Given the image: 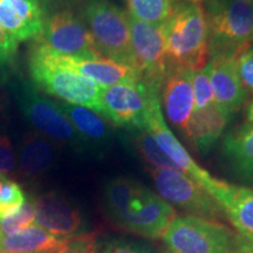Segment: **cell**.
I'll return each mask as SVG.
<instances>
[{
  "label": "cell",
  "mask_w": 253,
  "mask_h": 253,
  "mask_svg": "<svg viewBox=\"0 0 253 253\" xmlns=\"http://www.w3.org/2000/svg\"><path fill=\"white\" fill-rule=\"evenodd\" d=\"M26 202V197L14 179L7 178L0 186V218L13 213Z\"/></svg>",
  "instance_id": "484cf974"
},
{
  "label": "cell",
  "mask_w": 253,
  "mask_h": 253,
  "mask_svg": "<svg viewBox=\"0 0 253 253\" xmlns=\"http://www.w3.org/2000/svg\"><path fill=\"white\" fill-rule=\"evenodd\" d=\"M82 19L101 55L134 68L129 14L109 0H87Z\"/></svg>",
  "instance_id": "5b68a950"
},
{
  "label": "cell",
  "mask_w": 253,
  "mask_h": 253,
  "mask_svg": "<svg viewBox=\"0 0 253 253\" xmlns=\"http://www.w3.org/2000/svg\"><path fill=\"white\" fill-rule=\"evenodd\" d=\"M34 253H55V252H34Z\"/></svg>",
  "instance_id": "74e56055"
},
{
  "label": "cell",
  "mask_w": 253,
  "mask_h": 253,
  "mask_svg": "<svg viewBox=\"0 0 253 253\" xmlns=\"http://www.w3.org/2000/svg\"><path fill=\"white\" fill-rule=\"evenodd\" d=\"M60 107L80 135L86 149L103 150L109 144L112 131L107 120L86 107L59 101Z\"/></svg>",
  "instance_id": "ffe728a7"
},
{
  "label": "cell",
  "mask_w": 253,
  "mask_h": 253,
  "mask_svg": "<svg viewBox=\"0 0 253 253\" xmlns=\"http://www.w3.org/2000/svg\"><path fill=\"white\" fill-rule=\"evenodd\" d=\"M129 15L145 23L162 25L172 12V0H126Z\"/></svg>",
  "instance_id": "cb8c5ba5"
},
{
  "label": "cell",
  "mask_w": 253,
  "mask_h": 253,
  "mask_svg": "<svg viewBox=\"0 0 253 253\" xmlns=\"http://www.w3.org/2000/svg\"><path fill=\"white\" fill-rule=\"evenodd\" d=\"M28 71L38 89L62 102L86 107L102 116L101 87L78 72L56 63L50 50L38 39L34 40L28 54Z\"/></svg>",
  "instance_id": "6da1fadb"
},
{
  "label": "cell",
  "mask_w": 253,
  "mask_h": 253,
  "mask_svg": "<svg viewBox=\"0 0 253 253\" xmlns=\"http://www.w3.org/2000/svg\"><path fill=\"white\" fill-rule=\"evenodd\" d=\"M100 253H153L149 249L137 243L125 242V240H114L106 245Z\"/></svg>",
  "instance_id": "4dcf8cb0"
},
{
  "label": "cell",
  "mask_w": 253,
  "mask_h": 253,
  "mask_svg": "<svg viewBox=\"0 0 253 253\" xmlns=\"http://www.w3.org/2000/svg\"><path fill=\"white\" fill-rule=\"evenodd\" d=\"M36 221L52 235L67 238L74 236L81 227L80 211L58 192L49 191L32 198Z\"/></svg>",
  "instance_id": "5bb4252c"
},
{
  "label": "cell",
  "mask_w": 253,
  "mask_h": 253,
  "mask_svg": "<svg viewBox=\"0 0 253 253\" xmlns=\"http://www.w3.org/2000/svg\"><path fill=\"white\" fill-rule=\"evenodd\" d=\"M143 128L147 129L154 136L155 141L157 142L161 150L178 167V169L183 173H185L190 178L197 182L199 185L203 186L214 198L223 181L214 178L207 170L199 167L194 158L190 156L188 150L183 147V144L178 141L175 134L170 130L166 120L163 118L160 94L154 95L153 99H151Z\"/></svg>",
  "instance_id": "8fae6325"
},
{
  "label": "cell",
  "mask_w": 253,
  "mask_h": 253,
  "mask_svg": "<svg viewBox=\"0 0 253 253\" xmlns=\"http://www.w3.org/2000/svg\"><path fill=\"white\" fill-rule=\"evenodd\" d=\"M55 253H97L96 235L82 233L67 237Z\"/></svg>",
  "instance_id": "4316f807"
},
{
  "label": "cell",
  "mask_w": 253,
  "mask_h": 253,
  "mask_svg": "<svg viewBox=\"0 0 253 253\" xmlns=\"http://www.w3.org/2000/svg\"><path fill=\"white\" fill-rule=\"evenodd\" d=\"M50 55L56 63L78 72L79 74L89 79L90 81H93L101 88H108L120 84L141 81L140 74L130 66L116 62L114 60L104 58V56L73 58V56L59 55L52 50H50Z\"/></svg>",
  "instance_id": "9a60e30c"
},
{
  "label": "cell",
  "mask_w": 253,
  "mask_h": 253,
  "mask_svg": "<svg viewBox=\"0 0 253 253\" xmlns=\"http://www.w3.org/2000/svg\"><path fill=\"white\" fill-rule=\"evenodd\" d=\"M37 39L59 55L73 58L102 56L84 19L71 8L55 9L46 14L43 32Z\"/></svg>",
  "instance_id": "30bf717a"
},
{
  "label": "cell",
  "mask_w": 253,
  "mask_h": 253,
  "mask_svg": "<svg viewBox=\"0 0 253 253\" xmlns=\"http://www.w3.org/2000/svg\"><path fill=\"white\" fill-rule=\"evenodd\" d=\"M45 17L42 8L32 0H0V25L18 42L39 38Z\"/></svg>",
  "instance_id": "e0dca14e"
},
{
  "label": "cell",
  "mask_w": 253,
  "mask_h": 253,
  "mask_svg": "<svg viewBox=\"0 0 253 253\" xmlns=\"http://www.w3.org/2000/svg\"><path fill=\"white\" fill-rule=\"evenodd\" d=\"M132 140L137 153L141 155L144 162L150 168H160V169H171L181 171L178 167L158 147L154 136L145 128L134 129Z\"/></svg>",
  "instance_id": "603a6c76"
},
{
  "label": "cell",
  "mask_w": 253,
  "mask_h": 253,
  "mask_svg": "<svg viewBox=\"0 0 253 253\" xmlns=\"http://www.w3.org/2000/svg\"><path fill=\"white\" fill-rule=\"evenodd\" d=\"M192 74L189 69L170 66L162 88V101L164 113L168 120L189 142V126L194 110V88Z\"/></svg>",
  "instance_id": "4fadbf2b"
},
{
  "label": "cell",
  "mask_w": 253,
  "mask_h": 253,
  "mask_svg": "<svg viewBox=\"0 0 253 253\" xmlns=\"http://www.w3.org/2000/svg\"><path fill=\"white\" fill-rule=\"evenodd\" d=\"M169 66L197 72L208 65V20L204 6L181 1L173 5L166 23Z\"/></svg>",
  "instance_id": "7a4b0ae2"
},
{
  "label": "cell",
  "mask_w": 253,
  "mask_h": 253,
  "mask_svg": "<svg viewBox=\"0 0 253 253\" xmlns=\"http://www.w3.org/2000/svg\"><path fill=\"white\" fill-rule=\"evenodd\" d=\"M18 41L0 25V72L7 73L17 62Z\"/></svg>",
  "instance_id": "83f0119b"
},
{
  "label": "cell",
  "mask_w": 253,
  "mask_h": 253,
  "mask_svg": "<svg viewBox=\"0 0 253 253\" xmlns=\"http://www.w3.org/2000/svg\"><path fill=\"white\" fill-rule=\"evenodd\" d=\"M150 173L158 196L169 204L176 205L190 216L216 221L226 218L216 199L185 173L160 168H151Z\"/></svg>",
  "instance_id": "9c48e42d"
},
{
  "label": "cell",
  "mask_w": 253,
  "mask_h": 253,
  "mask_svg": "<svg viewBox=\"0 0 253 253\" xmlns=\"http://www.w3.org/2000/svg\"><path fill=\"white\" fill-rule=\"evenodd\" d=\"M186 1H191V2H198V4H202L204 1H211V0H186Z\"/></svg>",
  "instance_id": "d590c367"
},
{
  "label": "cell",
  "mask_w": 253,
  "mask_h": 253,
  "mask_svg": "<svg viewBox=\"0 0 253 253\" xmlns=\"http://www.w3.org/2000/svg\"><path fill=\"white\" fill-rule=\"evenodd\" d=\"M233 58L242 84L248 94L253 95V47H246Z\"/></svg>",
  "instance_id": "f1b7e54d"
},
{
  "label": "cell",
  "mask_w": 253,
  "mask_h": 253,
  "mask_svg": "<svg viewBox=\"0 0 253 253\" xmlns=\"http://www.w3.org/2000/svg\"><path fill=\"white\" fill-rule=\"evenodd\" d=\"M213 95L220 108L231 116L248 100V91L242 84L233 56H211L207 65Z\"/></svg>",
  "instance_id": "2e32d148"
},
{
  "label": "cell",
  "mask_w": 253,
  "mask_h": 253,
  "mask_svg": "<svg viewBox=\"0 0 253 253\" xmlns=\"http://www.w3.org/2000/svg\"><path fill=\"white\" fill-rule=\"evenodd\" d=\"M223 155L237 176L253 183L252 123H245L225 136L223 142Z\"/></svg>",
  "instance_id": "44dd1931"
},
{
  "label": "cell",
  "mask_w": 253,
  "mask_h": 253,
  "mask_svg": "<svg viewBox=\"0 0 253 253\" xmlns=\"http://www.w3.org/2000/svg\"><path fill=\"white\" fill-rule=\"evenodd\" d=\"M36 221V210L32 199L25 203L8 216L0 218V232L2 236L12 235L19 230L32 225Z\"/></svg>",
  "instance_id": "d4e9b609"
},
{
  "label": "cell",
  "mask_w": 253,
  "mask_h": 253,
  "mask_svg": "<svg viewBox=\"0 0 253 253\" xmlns=\"http://www.w3.org/2000/svg\"><path fill=\"white\" fill-rule=\"evenodd\" d=\"M32 1L36 2L37 5H39L40 7L42 8V11L45 12V15H46L47 11H48V7L55 1V0H32Z\"/></svg>",
  "instance_id": "d6a6232c"
},
{
  "label": "cell",
  "mask_w": 253,
  "mask_h": 253,
  "mask_svg": "<svg viewBox=\"0 0 253 253\" xmlns=\"http://www.w3.org/2000/svg\"><path fill=\"white\" fill-rule=\"evenodd\" d=\"M237 236L219 221L189 214L176 217L163 240L168 253H231Z\"/></svg>",
  "instance_id": "8992f818"
},
{
  "label": "cell",
  "mask_w": 253,
  "mask_h": 253,
  "mask_svg": "<svg viewBox=\"0 0 253 253\" xmlns=\"http://www.w3.org/2000/svg\"><path fill=\"white\" fill-rule=\"evenodd\" d=\"M0 172L5 177L17 176V156L8 136L0 135Z\"/></svg>",
  "instance_id": "f546056e"
},
{
  "label": "cell",
  "mask_w": 253,
  "mask_h": 253,
  "mask_svg": "<svg viewBox=\"0 0 253 253\" xmlns=\"http://www.w3.org/2000/svg\"><path fill=\"white\" fill-rule=\"evenodd\" d=\"M237 251L238 253H253V239L237 236Z\"/></svg>",
  "instance_id": "1f68e13d"
},
{
  "label": "cell",
  "mask_w": 253,
  "mask_h": 253,
  "mask_svg": "<svg viewBox=\"0 0 253 253\" xmlns=\"http://www.w3.org/2000/svg\"><path fill=\"white\" fill-rule=\"evenodd\" d=\"M63 239L65 238L52 235L37 224H32L12 235L2 236V252H55L62 244Z\"/></svg>",
  "instance_id": "7402d4cb"
},
{
  "label": "cell",
  "mask_w": 253,
  "mask_h": 253,
  "mask_svg": "<svg viewBox=\"0 0 253 253\" xmlns=\"http://www.w3.org/2000/svg\"><path fill=\"white\" fill-rule=\"evenodd\" d=\"M142 81L101 88L102 116L122 128H143L154 95Z\"/></svg>",
  "instance_id": "7c38bea8"
},
{
  "label": "cell",
  "mask_w": 253,
  "mask_h": 253,
  "mask_svg": "<svg viewBox=\"0 0 253 253\" xmlns=\"http://www.w3.org/2000/svg\"><path fill=\"white\" fill-rule=\"evenodd\" d=\"M214 199L239 235L253 239V188L223 181Z\"/></svg>",
  "instance_id": "d6986e66"
},
{
  "label": "cell",
  "mask_w": 253,
  "mask_h": 253,
  "mask_svg": "<svg viewBox=\"0 0 253 253\" xmlns=\"http://www.w3.org/2000/svg\"><path fill=\"white\" fill-rule=\"evenodd\" d=\"M11 88L19 110L36 131L55 144L67 145L79 153L87 150L80 135L60 107L59 101L49 99L34 86L33 82L25 79L14 80Z\"/></svg>",
  "instance_id": "3957f363"
},
{
  "label": "cell",
  "mask_w": 253,
  "mask_h": 253,
  "mask_svg": "<svg viewBox=\"0 0 253 253\" xmlns=\"http://www.w3.org/2000/svg\"><path fill=\"white\" fill-rule=\"evenodd\" d=\"M6 179H7V177H5L1 172H0V186H1V184L6 181Z\"/></svg>",
  "instance_id": "e575fe53"
},
{
  "label": "cell",
  "mask_w": 253,
  "mask_h": 253,
  "mask_svg": "<svg viewBox=\"0 0 253 253\" xmlns=\"http://www.w3.org/2000/svg\"><path fill=\"white\" fill-rule=\"evenodd\" d=\"M245 1H249V2H253V0H245Z\"/></svg>",
  "instance_id": "f35d334b"
},
{
  "label": "cell",
  "mask_w": 253,
  "mask_h": 253,
  "mask_svg": "<svg viewBox=\"0 0 253 253\" xmlns=\"http://www.w3.org/2000/svg\"><path fill=\"white\" fill-rule=\"evenodd\" d=\"M231 253H238V251H235V252H231Z\"/></svg>",
  "instance_id": "ab89813d"
},
{
  "label": "cell",
  "mask_w": 253,
  "mask_h": 253,
  "mask_svg": "<svg viewBox=\"0 0 253 253\" xmlns=\"http://www.w3.org/2000/svg\"><path fill=\"white\" fill-rule=\"evenodd\" d=\"M56 156V144L36 130L25 132L17 155V176L37 179L49 171Z\"/></svg>",
  "instance_id": "ac0fdd59"
},
{
  "label": "cell",
  "mask_w": 253,
  "mask_h": 253,
  "mask_svg": "<svg viewBox=\"0 0 253 253\" xmlns=\"http://www.w3.org/2000/svg\"><path fill=\"white\" fill-rule=\"evenodd\" d=\"M246 118H248V122L253 125V101L250 102L248 109H246Z\"/></svg>",
  "instance_id": "836d02e7"
},
{
  "label": "cell",
  "mask_w": 253,
  "mask_h": 253,
  "mask_svg": "<svg viewBox=\"0 0 253 253\" xmlns=\"http://www.w3.org/2000/svg\"><path fill=\"white\" fill-rule=\"evenodd\" d=\"M194 110L189 126V143L198 153L208 154L225 131L230 115L220 108L213 95L208 67L192 74Z\"/></svg>",
  "instance_id": "ba28073f"
},
{
  "label": "cell",
  "mask_w": 253,
  "mask_h": 253,
  "mask_svg": "<svg viewBox=\"0 0 253 253\" xmlns=\"http://www.w3.org/2000/svg\"><path fill=\"white\" fill-rule=\"evenodd\" d=\"M132 62L141 81L160 93L169 71L167 55L166 23H145L129 15Z\"/></svg>",
  "instance_id": "52a82bcc"
},
{
  "label": "cell",
  "mask_w": 253,
  "mask_h": 253,
  "mask_svg": "<svg viewBox=\"0 0 253 253\" xmlns=\"http://www.w3.org/2000/svg\"><path fill=\"white\" fill-rule=\"evenodd\" d=\"M208 43L210 58L235 56L253 41V2L245 0L208 1Z\"/></svg>",
  "instance_id": "277c9868"
},
{
  "label": "cell",
  "mask_w": 253,
  "mask_h": 253,
  "mask_svg": "<svg viewBox=\"0 0 253 253\" xmlns=\"http://www.w3.org/2000/svg\"><path fill=\"white\" fill-rule=\"evenodd\" d=\"M0 253H4L2 252V235L0 232Z\"/></svg>",
  "instance_id": "8d00e7d4"
}]
</instances>
